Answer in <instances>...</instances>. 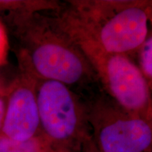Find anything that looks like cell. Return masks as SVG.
Here are the masks:
<instances>
[{"label":"cell","instance_id":"6da1fadb","mask_svg":"<svg viewBox=\"0 0 152 152\" xmlns=\"http://www.w3.org/2000/svg\"><path fill=\"white\" fill-rule=\"evenodd\" d=\"M151 11L149 0H68L48 14L69 37L133 58L151 33Z\"/></svg>","mask_w":152,"mask_h":152},{"label":"cell","instance_id":"7a4b0ae2","mask_svg":"<svg viewBox=\"0 0 152 152\" xmlns=\"http://www.w3.org/2000/svg\"><path fill=\"white\" fill-rule=\"evenodd\" d=\"M12 28L19 42V69L37 80L58 82L72 90L77 87L82 96L96 90L94 85L99 83L90 63L48 11L36 14Z\"/></svg>","mask_w":152,"mask_h":152},{"label":"cell","instance_id":"3957f363","mask_svg":"<svg viewBox=\"0 0 152 152\" xmlns=\"http://www.w3.org/2000/svg\"><path fill=\"white\" fill-rule=\"evenodd\" d=\"M39 132L51 152H81L92 137L85 99L66 85L38 80Z\"/></svg>","mask_w":152,"mask_h":152},{"label":"cell","instance_id":"277c9868","mask_svg":"<svg viewBox=\"0 0 152 152\" xmlns=\"http://www.w3.org/2000/svg\"><path fill=\"white\" fill-rule=\"evenodd\" d=\"M71 38L90 63L102 91L125 111L151 121V87L133 58Z\"/></svg>","mask_w":152,"mask_h":152},{"label":"cell","instance_id":"5b68a950","mask_svg":"<svg viewBox=\"0 0 152 152\" xmlns=\"http://www.w3.org/2000/svg\"><path fill=\"white\" fill-rule=\"evenodd\" d=\"M84 98L99 152H151V121L125 111L101 88Z\"/></svg>","mask_w":152,"mask_h":152},{"label":"cell","instance_id":"8992f818","mask_svg":"<svg viewBox=\"0 0 152 152\" xmlns=\"http://www.w3.org/2000/svg\"><path fill=\"white\" fill-rule=\"evenodd\" d=\"M37 83L35 77L21 69L9 82L5 96L4 121L0 134L18 141L39 134Z\"/></svg>","mask_w":152,"mask_h":152},{"label":"cell","instance_id":"52a82bcc","mask_svg":"<svg viewBox=\"0 0 152 152\" xmlns=\"http://www.w3.org/2000/svg\"><path fill=\"white\" fill-rule=\"evenodd\" d=\"M61 5L55 0H0V13L12 28L38 13L56 11Z\"/></svg>","mask_w":152,"mask_h":152},{"label":"cell","instance_id":"ba28073f","mask_svg":"<svg viewBox=\"0 0 152 152\" xmlns=\"http://www.w3.org/2000/svg\"><path fill=\"white\" fill-rule=\"evenodd\" d=\"M0 152H51L40 134L23 141L11 140L0 134Z\"/></svg>","mask_w":152,"mask_h":152},{"label":"cell","instance_id":"9c48e42d","mask_svg":"<svg viewBox=\"0 0 152 152\" xmlns=\"http://www.w3.org/2000/svg\"><path fill=\"white\" fill-rule=\"evenodd\" d=\"M134 56L138 59L137 64L139 69L150 87L152 84V37L151 33H149L147 39L144 40L142 45L135 53Z\"/></svg>","mask_w":152,"mask_h":152},{"label":"cell","instance_id":"30bf717a","mask_svg":"<svg viewBox=\"0 0 152 152\" xmlns=\"http://www.w3.org/2000/svg\"><path fill=\"white\" fill-rule=\"evenodd\" d=\"M9 42L5 25L0 18V67L5 66L8 61Z\"/></svg>","mask_w":152,"mask_h":152},{"label":"cell","instance_id":"8fae6325","mask_svg":"<svg viewBox=\"0 0 152 152\" xmlns=\"http://www.w3.org/2000/svg\"><path fill=\"white\" fill-rule=\"evenodd\" d=\"M81 152H99L96 147H95L94 142H93L92 137L87 139L86 141L84 142Z\"/></svg>","mask_w":152,"mask_h":152},{"label":"cell","instance_id":"7c38bea8","mask_svg":"<svg viewBox=\"0 0 152 152\" xmlns=\"http://www.w3.org/2000/svg\"><path fill=\"white\" fill-rule=\"evenodd\" d=\"M6 112V97L0 96V132L4 121Z\"/></svg>","mask_w":152,"mask_h":152},{"label":"cell","instance_id":"4fadbf2b","mask_svg":"<svg viewBox=\"0 0 152 152\" xmlns=\"http://www.w3.org/2000/svg\"><path fill=\"white\" fill-rule=\"evenodd\" d=\"M8 85L9 83H6L1 73H0V96H6Z\"/></svg>","mask_w":152,"mask_h":152}]
</instances>
